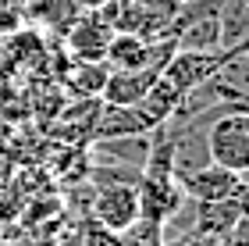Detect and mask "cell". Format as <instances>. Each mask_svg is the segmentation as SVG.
I'll list each match as a JSON object with an SVG mask.
<instances>
[{
  "instance_id": "6da1fadb",
  "label": "cell",
  "mask_w": 249,
  "mask_h": 246,
  "mask_svg": "<svg viewBox=\"0 0 249 246\" xmlns=\"http://www.w3.org/2000/svg\"><path fill=\"white\" fill-rule=\"evenodd\" d=\"M207 161L246 175V168H249V114H246V107H228L210 118Z\"/></svg>"
},
{
  "instance_id": "7a4b0ae2",
  "label": "cell",
  "mask_w": 249,
  "mask_h": 246,
  "mask_svg": "<svg viewBox=\"0 0 249 246\" xmlns=\"http://www.w3.org/2000/svg\"><path fill=\"white\" fill-rule=\"evenodd\" d=\"M239 47H246V43H239ZM239 47H217V50H175L171 61L164 64L160 79L171 86L178 96H189L192 89L207 82L210 75L217 72Z\"/></svg>"
},
{
  "instance_id": "3957f363",
  "label": "cell",
  "mask_w": 249,
  "mask_h": 246,
  "mask_svg": "<svg viewBox=\"0 0 249 246\" xmlns=\"http://www.w3.org/2000/svg\"><path fill=\"white\" fill-rule=\"evenodd\" d=\"M182 193L189 200H199V204H217V200H246V175L228 171V168L217 164H199L192 171L175 175Z\"/></svg>"
},
{
  "instance_id": "277c9868",
  "label": "cell",
  "mask_w": 249,
  "mask_h": 246,
  "mask_svg": "<svg viewBox=\"0 0 249 246\" xmlns=\"http://www.w3.org/2000/svg\"><path fill=\"white\" fill-rule=\"evenodd\" d=\"M135 196H139V221H146V225H157V228H164L167 218H175L178 207L185 204V193H182V186H178L175 175H150V171H139Z\"/></svg>"
},
{
  "instance_id": "5b68a950",
  "label": "cell",
  "mask_w": 249,
  "mask_h": 246,
  "mask_svg": "<svg viewBox=\"0 0 249 246\" xmlns=\"http://www.w3.org/2000/svg\"><path fill=\"white\" fill-rule=\"evenodd\" d=\"M89 221H96L107 232H128L139 221V196L135 186L114 182V186H96L93 200H89Z\"/></svg>"
},
{
  "instance_id": "8992f818",
  "label": "cell",
  "mask_w": 249,
  "mask_h": 246,
  "mask_svg": "<svg viewBox=\"0 0 249 246\" xmlns=\"http://www.w3.org/2000/svg\"><path fill=\"white\" fill-rule=\"evenodd\" d=\"M114 39V25L104 18L100 7H89V11H78V18L71 21V29L64 32V47L75 61H104V54Z\"/></svg>"
},
{
  "instance_id": "52a82bcc",
  "label": "cell",
  "mask_w": 249,
  "mask_h": 246,
  "mask_svg": "<svg viewBox=\"0 0 249 246\" xmlns=\"http://www.w3.org/2000/svg\"><path fill=\"white\" fill-rule=\"evenodd\" d=\"M239 218H246V200H217V204H199V200H192V232L217 236L224 243V236L235 228Z\"/></svg>"
},
{
  "instance_id": "ba28073f",
  "label": "cell",
  "mask_w": 249,
  "mask_h": 246,
  "mask_svg": "<svg viewBox=\"0 0 249 246\" xmlns=\"http://www.w3.org/2000/svg\"><path fill=\"white\" fill-rule=\"evenodd\" d=\"M78 7L75 0H25L21 7V21H32L36 29L43 32H53L57 39H64V32L71 29V21L78 18Z\"/></svg>"
},
{
  "instance_id": "9c48e42d",
  "label": "cell",
  "mask_w": 249,
  "mask_h": 246,
  "mask_svg": "<svg viewBox=\"0 0 249 246\" xmlns=\"http://www.w3.org/2000/svg\"><path fill=\"white\" fill-rule=\"evenodd\" d=\"M157 79H160V68L107 72V82H104V89H100V96H104V104H139Z\"/></svg>"
},
{
  "instance_id": "30bf717a",
  "label": "cell",
  "mask_w": 249,
  "mask_h": 246,
  "mask_svg": "<svg viewBox=\"0 0 249 246\" xmlns=\"http://www.w3.org/2000/svg\"><path fill=\"white\" fill-rule=\"evenodd\" d=\"M107 64L104 61H75L71 68H68V86L78 93V100H86V96H100V89H104L107 82Z\"/></svg>"
},
{
  "instance_id": "8fae6325",
  "label": "cell",
  "mask_w": 249,
  "mask_h": 246,
  "mask_svg": "<svg viewBox=\"0 0 249 246\" xmlns=\"http://www.w3.org/2000/svg\"><path fill=\"white\" fill-rule=\"evenodd\" d=\"M246 0H224L221 4V47L246 43Z\"/></svg>"
},
{
  "instance_id": "7c38bea8",
  "label": "cell",
  "mask_w": 249,
  "mask_h": 246,
  "mask_svg": "<svg viewBox=\"0 0 249 246\" xmlns=\"http://www.w3.org/2000/svg\"><path fill=\"white\" fill-rule=\"evenodd\" d=\"M21 7L25 0H0V32H15L21 25Z\"/></svg>"
},
{
  "instance_id": "4fadbf2b",
  "label": "cell",
  "mask_w": 249,
  "mask_h": 246,
  "mask_svg": "<svg viewBox=\"0 0 249 246\" xmlns=\"http://www.w3.org/2000/svg\"><path fill=\"white\" fill-rule=\"evenodd\" d=\"M175 246H224L217 236H203V232H189V236H182Z\"/></svg>"
},
{
  "instance_id": "5bb4252c",
  "label": "cell",
  "mask_w": 249,
  "mask_h": 246,
  "mask_svg": "<svg viewBox=\"0 0 249 246\" xmlns=\"http://www.w3.org/2000/svg\"><path fill=\"white\" fill-rule=\"evenodd\" d=\"M75 4H78V7H82V11H89V7H104V4H107V0H75Z\"/></svg>"
},
{
  "instance_id": "9a60e30c",
  "label": "cell",
  "mask_w": 249,
  "mask_h": 246,
  "mask_svg": "<svg viewBox=\"0 0 249 246\" xmlns=\"http://www.w3.org/2000/svg\"><path fill=\"white\" fill-rule=\"evenodd\" d=\"M178 4H185V0H178Z\"/></svg>"
}]
</instances>
